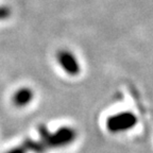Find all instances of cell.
<instances>
[{
	"instance_id": "6da1fadb",
	"label": "cell",
	"mask_w": 153,
	"mask_h": 153,
	"mask_svg": "<svg viewBox=\"0 0 153 153\" xmlns=\"http://www.w3.org/2000/svg\"><path fill=\"white\" fill-rule=\"evenodd\" d=\"M32 98V91L28 88H22L16 91L13 97V102L17 106H24L28 104Z\"/></svg>"
},
{
	"instance_id": "3957f363",
	"label": "cell",
	"mask_w": 153,
	"mask_h": 153,
	"mask_svg": "<svg viewBox=\"0 0 153 153\" xmlns=\"http://www.w3.org/2000/svg\"><path fill=\"white\" fill-rule=\"evenodd\" d=\"M7 153H25V150H24V148L18 147V148H14V149H12V150L7 151Z\"/></svg>"
},
{
	"instance_id": "7a4b0ae2",
	"label": "cell",
	"mask_w": 153,
	"mask_h": 153,
	"mask_svg": "<svg viewBox=\"0 0 153 153\" xmlns=\"http://www.w3.org/2000/svg\"><path fill=\"white\" fill-rule=\"evenodd\" d=\"M11 14V11H10L9 7H0V20H3V19H7V17Z\"/></svg>"
}]
</instances>
